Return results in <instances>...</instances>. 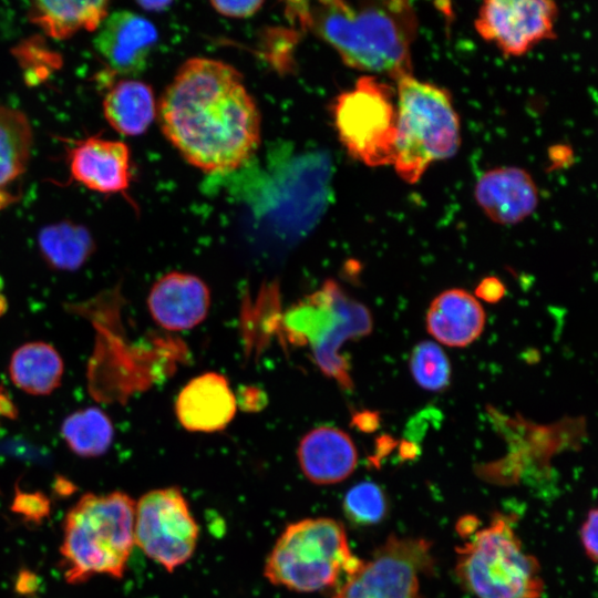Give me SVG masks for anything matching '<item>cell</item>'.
<instances>
[{"label":"cell","mask_w":598,"mask_h":598,"mask_svg":"<svg viewBox=\"0 0 598 598\" xmlns=\"http://www.w3.org/2000/svg\"><path fill=\"white\" fill-rule=\"evenodd\" d=\"M162 131L182 156L207 173L237 168L260 140V115L240 73L207 58L187 60L158 104Z\"/></svg>","instance_id":"1"},{"label":"cell","mask_w":598,"mask_h":598,"mask_svg":"<svg viewBox=\"0 0 598 598\" xmlns=\"http://www.w3.org/2000/svg\"><path fill=\"white\" fill-rule=\"evenodd\" d=\"M301 4L299 8L296 3L299 20L330 44L347 65L395 81L412 73L417 18L410 2L332 0L313 7Z\"/></svg>","instance_id":"2"},{"label":"cell","mask_w":598,"mask_h":598,"mask_svg":"<svg viewBox=\"0 0 598 598\" xmlns=\"http://www.w3.org/2000/svg\"><path fill=\"white\" fill-rule=\"evenodd\" d=\"M135 502L126 493L84 494L65 514L60 568L68 584L120 579L135 545Z\"/></svg>","instance_id":"3"},{"label":"cell","mask_w":598,"mask_h":598,"mask_svg":"<svg viewBox=\"0 0 598 598\" xmlns=\"http://www.w3.org/2000/svg\"><path fill=\"white\" fill-rule=\"evenodd\" d=\"M396 126L392 165L409 184L461 145V125L450 93L411 74L396 80Z\"/></svg>","instance_id":"4"},{"label":"cell","mask_w":598,"mask_h":598,"mask_svg":"<svg viewBox=\"0 0 598 598\" xmlns=\"http://www.w3.org/2000/svg\"><path fill=\"white\" fill-rule=\"evenodd\" d=\"M350 550L341 523L330 517L305 518L288 524L264 568L275 586L296 592H317L334 587L362 565Z\"/></svg>","instance_id":"5"},{"label":"cell","mask_w":598,"mask_h":598,"mask_svg":"<svg viewBox=\"0 0 598 598\" xmlns=\"http://www.w3.org/2000/svg\"><path fill=\"white\" fill-rule=\"evenodd\" d=\"M456 553L457 578L477 598H539L543 594L537 559L523 550L509 518L502 514H495Z\"/></svg>","instance_id":"6"},{"label":"cell","mask_w":598,"mask_h":598,"mask_svg":"<svg viewBox=\"0 0 598 598\" xmlns=\"http://www.w3.org/2000/svg\"><path fill=\"white\" fill-rule=\"evenodd\" d=\"M334 125L349 154L370 167L392 165L396 94L374 75H363L333 105Z\"/></svg>","instance_id":"7"},{"label":"cell","mask_w":598,"mask_h":598,"mask_svg":"<svg viewBox=\"0 0 598 598\" xmlns=\"http://www.w3.org/2000/svg\"><path fill=\"white\" fill-rule=\"evenodd\" d=\"M198 535L188 502L176 486L152 489L135 504V545L168 573L193 557Z\"/></svg>","instance_id":"8"},{"label":"cell","mask_w":598,"mask_h":598,"mask_svg":"<svg viewBox=\"0 0 598 598\" xmlns=\"http://www.w3.org/2000/svg\"><path fill=\"white\" fill-rule=\"evenodd\" d=\"M431 544L391 535L368 561L346 577L332 598H423L421 574L433 568Z\"/></svg>","instance_id":"9"},{"label":"cell","mask_w":598,"mask_h":598,"mask_svg":"<svg viewBox=\"0 0 598 598\" xmlns=\"http://www.w3.org/2000/svg\"><path fill=\"white\" fill-rule=\"evenodd\" d=\"M558 8L549 0H487L475 19L477 33L506 56H522L553 39Z\"/></svg>","instance_id":"10"},{"label":"cell","mask_w":598,"mask_h":598,"mask_svg":"<svg viewBox=\"0 0 598 598\" xmlns=\"http://www.w3.org/2000/svg\"><path fill=\"white\" fill-rule=\"evenodd\" d=\"M158 39L155 25L131 11L107 14L96 30L94 48L111 72L136 76L145 69Z\"/></svg>","instance_id":"11"},{"label":"cell","mask_w":598,"mask_h":598,"mask_svg":"<svg viewBox=\"0 0 598 598\" xmlns=\"http://www.w3.org/2000/svg\"><path fill=\"white\" fill-rule=\"evenodd\" d=\"M474 198L492 221L508 226L533 215L539 204V192L527 171L502 166L480 176L474 186Z\"/></svg>","instance_id":"12"},{"label":"cell","mask_w":598,"mask_h":598,"mask_svg":"<svg viewBox=\"0 0 598 598\" xmlns=\"http://www.w3.org/2000/svg\"><path fill=\"white\" fill-rule=\"evenodd\" d=\"M210 292L199 277L169 272L151 288L147 308L153 320L169 331H183L198 326L207 316Z\"/></svg>","instance_id":"13"},{"label":"cell","mask_w":598,"mask_h":598,"mask_svg":"<svg viewBox=\"0 0 598 598\" xmlns=\"http://www.w3.org/2000/svg\"><path fill=\"white\" fill-rule=\"evenodd\" d=\"M237 399L229 381L220 373L199 374L179 391L175 413L189 432L214 433L224 430L234 419Z\"/></svg>","instance_id":"14"},{"label":"cell","mask_w":598,"mask_h":598,"mask_svg":"<svg viewBox=\"0 0 598 598\" xmlns=\"http://www.w3.org/2000/svg\"><path fill=\"white\" fill-rule=\"evenodd\" d=\"M297 457L305 477L316 485H331L347 480L355 470L358 451L347 432L322 425L300 440Z\"/></svg>","instance_id":"15"},{"label":"cell","mask_w":598,"mask_h":598,"mask_svg":"<svg viewBox=\"0 0 598 598\" xmlns=\"http://www.w3.org/2000/svg\"><path fill=\"white\" fill-rule=\"evenodd\" d=\"M72 177L99 193L124 192L131 179L128 146L120 141L89 137L70 153Z\"/></svg>","instance_id":"16"},{"label":"cell","mask_w":598,"mask_h":598,"mask_svg":"<svg viewBox=\"0 0 598 598\" xmlns=\"http://www.w3.org/2000/svg\"><path fill=\"white\" fill-rule=\"evenodd\" d=\"M485 321L486 315L477 298L461 288L439 293L425 317L429 334L453 348H464L478 339Z\"/></svg>","instance_id":"17"},{"label":"cell","mask_w":598,"mask_h":598,"mask_svg":"<svg viewBox=\"0 0 598 598\" xmlns=\"http://www.w3.org/2000/svg\"><path fill=\"white\" fill-rule=\"evenodd\" d=\"M64 372L59 351L44 341H30L18 347L9 362L12 383L32 395H48L55 391Z\"/></svg>","instance_id":"18"},{"label":"cell","mask_w":598,"mask_h":598,"mask_svg":"<svg viewBox=\"0 0 598 598\" xmlns=\"http://www.w3.org/2000/svg\"><path fill=\"white\" fill-rule=\"evenodd\" d=\"M103 113L118 133L135 136L152 124L156 107L151 86L137 80L116 82L103 100Z\"/></svg>","instance_id":"19"},{"label":"cell","mask_w":598,"mask_h":598,"mask_svg":"<svg viewBox=\"0 0 598 598\" xmlns=\"http://www.w3.org/2000/svg\"><path fill=\"white\" fill-rule=\"evenodd\" d=\"M107 1H35L30 20L49 37L63 40L80 30L96 31L107 17Z\"/></svg>","instance_id":"20"},{"label":"cell","mask_w":598,"mask_h":598,"mask_svg":"<svg viewBox=\"0 0 598 598\" xmlns=\"http://www.w3.org/2000/svg\"><path fill=\"white\" fill-rule=\"evenodd\" d=\"M31 145L32 131L27 116L0 105V208L13 202L9 188L24 173Z\"/></svg>","instance_id":"21"},{"label":"cell","mask_w":598,"mask_h":598,"mask_svg":"<svg viewBox=\"0 0 598 598\" xmlns=\"http://www.w3.org/2000/svg\"><path fill=\"white\" fill-rule=\"evenodd\" d=\"M40 254L55 270L74 271L92 256L95 245L90 231L78 224L61 221L41 229Z\"/></svg>","instance_id":"22"},{"label":"cell","mask_w":598,"mask_h":598,"mask_svg":"<svg viewBox=\"0 0 598 598\" xmlns=\"http://www.w3.org/2000/svg\"><path fill=\"white\" fill-rule=\"evenodd\" d=\"M61 436L74 454L97 457L106 453L112 445L114 427L101 409L89 406L76 410L64 419Z\"/></svg>","instance_id":"23"},{"label":"cell","mask_w":598,"mask_h":598,"mask_svg":"<svg viewBox=\"0 0 598 598\" xmlns=\"http://www.w3.org/2000/svg\"><path fill=\"white\" fill-rule=\"evenodd\" d=\"M410 371L419 386L432 392L445 390L451 381L448 358L440 346L427 340L413 348Z\"/></svg>","instance_id":"24"},{"label":"cell","mask_w":598,"mask_h":598,"mask_svg":"<svg viewBox=\"0 0 598 598\" xmlns=\"http://www.w3.org/2000/svg\"><path fill=\"white\" fill-rule=\"evenodd\" d=\"M386 508L384 492L372 482H361L353 485L342 501L346 517L351 523L361 526L380 523L386 514Z\"/></svg>","instance_id":"25"},{"label":"cell","mask_w":598,"mask_h":598,"mask_svg":"<svg viewBox=\"0 0 598 598\" xmlns=\"http://www.w3.org/2000/svg\"><path fill=\"white\" fill-rule=\"evenodd\" d=\"M11 511L23 517L25 522L39 524L49 516L51 503L42 492H21L17 488Z\"/></svg>","instance_id":"26"},{"label":"cell","mask_w":598,"mask_h":598,"mask_svg":"<svg viewBox=\"0 0 598 598\" xmlns=\"http://www.w3.org/2000/svg\"><path fill=\"white\" fill-rule=\"evenodd\" d=\"M262 1H212L213 8L223 16L230 18H248L254 16L262 6Z\"/></svg>","instance_id":"27"},{"label":"cell","mask_w":598,"mask_h":598,"mask_svg":"<svg viewBox=\"0 0 598 598\" xmlns=\"http://www.w3.org/2000/svg\"><path fill=\"white\" fill-rule=\"evenodd\" d=\"M598 512L596 508H591L587 515L580 528V538L587 556L594 561H597L598 557Z\"/></svg>","instance_id":"28"},{"label":"cell","mask_w":598,"mask_h":598,"mask_svg":"<svg viewBox=\"0 0 598 598\" xmlns=\"http://www.w3.org/2000/svg\"><path fill=\"white\" fill-rule=\"evenodd\" d=\"M506 293L504 283L494 276L483 278L475 288V296L488 303L501 301Z\"/></svg>","instance_id":"29"},{"label":"cell","mask_w":598,"mask_h":598,"mask_svg":"<svg viewBox=\"0 0 598 598\" xmlns=\"http://www.w3.org/2000/svg\"><path fill=\"white\" fill-rule=\"evenodd\" d=\"M267 403L265 393L257 388L246 386L239 391L237 404L246 411H258Z\"/></svg>","instance_id":"30"},{"label":"cell","mask_w":598,"mask_h":598,"mask_svg":"<svg viewBox=\"0 0 598 598\" xmlns=\"http://www.w3.org/2000/svg\"><path fill=\"white\" fill-rule=\"evenodd\" d=\"M39 577L30 570L22 569L16 580V591L20 595H33L39 589Z\"/></svg>","instance_id":"31"},{"label":"cell","mask_w":598,"mask_h":598,"mask_svg":"<svg viewBox=\"0 0 598 598\" xmlns=\"http://www.w3.org/2000/svg\"><path fill=\"white\" fill-rule=\"evenodd\" d=\"M353 422L359 430L363 432H372L379 425V416L375 412L364 411L353 416Z\"/></svg>","instance_id":"32"},{"label":"cell","mask_w":598,"mask_h":598,"mask_svg":"<svg viewBox=\"0 0 598 598\" xmlns=\"http://www.w3.org/2000/svg\"><path fill=\"white\" fill-rule=\"evenodd\" d=\"M0 415L11 419L17 416V408L3 389H0Z\"/></svg>","instance_id":"33"},{"label":"cell","mask_w":598,"mask_h":598,"mask_svg":"<svg viewBox=\"0 0 598 598\" xmlns=\"http://www.w3.org/2000/svg\"><path fill=\"white\" fill-rule=\"evenodd\" d=\"M477 520L474 516H465L461 518L457 523L458 534L462 536H468L472 530L475 529Z\"/></svg>","instance_id":"34"},{"label":"cell","mask_w":598,"mask_h":598,"mask_svg":"<svg viewBox=\"0 0 598 598\" xmlns=\"http://www.w3.org/2000/svg\"><path fill=\"white\" fill-rule=\"evenodd\" d=\"M146 10L158 11L166 9L171 4L169 1H143L138 3Z\"/></svg>","instance_id":"35"},{"label":"cell","mask_w":598,"mask_h":598,"mask_svg":"<svg viewBox=\"0 0 598 598\" xmlns=\"http://www.w3.org/2000/svg\"><path fill=\"white\" fill-rule=\"evenodd\" d=\"M6 309H7L6 298L0 293V316L6 311Z\"/></svg>","instance_id":"36"}]
</instances>
